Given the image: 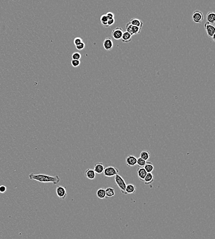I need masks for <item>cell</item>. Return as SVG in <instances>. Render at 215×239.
I'll list each match as a JSON object with an SVG mask.
<instances>
[{"label": "cell", "instance_id": "21", "mask_svg": "<svg viewBox=\"0 0 215 239\" xmlns=\"http://www.w3.org/2000/svg\"><path fill=\"white\" fill-rule=\"evenodd\" d=\"M150 157H151V154H150L149 151H148V150H143L140 153L139 157L145 160L146 161H147V160H149Z\"/></svg>", "mask_w": 215, "mask_h": 239}, {"label": "cell", "instance_id": "27", "mask_svg": "<svg viewBox=\"0 0 215 239\" xmlns=\"http://www.w3.org/2000/svg\"><path fill=\"white\" fill-rule=\"evenodd\" d=\"M75 46H76V48L77 50L79 51H82L85 48V44L83 42H82L81 43H79V44L76 45Z\"/></svg>", "mask_w": 215, "mask_h": 239}, {"label": "cell", "instance_id": "9", "mask_svg": "<svg viewBox=\"0 0 215 239\" xmlns=\"http://www.w3.org/2000/svg\"><path fill=\"white\" fill-rule=\"evenodd\" d=\"M103 46L106 50L109 51L112 49L113 47V42L111 38L110 37L106 38L103 42Z\"/></svg>", "mask_w": 215, "mask_h": 239}, {"label": "cell", "instance_id": "1", "mask_svg": "<svg viewBox=\"0 0 215 239\" xmlns=\"http://www.w3.org/2000/svg\"><path fill=\"white\" fill-rule=\"evenodd\" d=\"M29 178L31 180H34L42 183H53L57 185L60 181V177L58 175L52 176L46 174L39 173L34 174L31 173L29 175Z\"/></svg>", "mask_w": 215, "mask_h": 239}, {"label": "cell", "instance_id": "13", "mask_svg": "<svg viewBox=\"0 0 215 239\" xmlns=\"http://www.w3.org/2000/svg\"><path fill=\"white\" fill-rule=\"evenodd\" d=\"M147 172L144 167H139L137 170V175L138 178L141 181H143L146 175Z\"/></svg>", "mask_w": 215, "mask_h": 239}, {"label": "cell", "instance_id": "16", "mask_svg": "<svg viewBox=\"0 0 215 239\" xmlns=\"http://www.w3.org/2000/svg\"><path fill=\"white\" fill-rule=\"evenodd\" d=\"M130 23L132 25L135 26H137V27L141 28H142L143 25V22L140 19H138V18H132L130 21Z\"/></svg>", "mask_w": 215, "mask_h": 239}, {"label": "cell", "instance_id": "24", "mask_svg": "<svg viewBox=\"0 0 215 239\" xmlns=\"http://www.w3.org/2000/svg\"><path fill=\"white\" fill-rule=\"evenodd\" d=\"M146 161L143 160L141 158L139 157L137 158L136 165H137L139 167H144V166L146 165Z\"/></svg>", "mask_w": 215, "mask_h": 239}, {"label": "cell", "instance_id": "30", "mask_svg": "<svg viewBox=\"0 0 215 239\" xmlns=\"http://www.w3.org/2000/svg\"><path fill=\"white\" fill-rule=\"evenodd\" d=\"M106 14V15L107 16L108 19H113V18H114L115 15L113 13L109 12H108V13H107Z\"/></svg>", "mask_w": 215, "mask_h": 239}, {"label": "cell", "instance_id": "29", "mask_svg": "<svg viewBox=\"0 0 215 239\" xmlns=\"http://www.w3.org/2000/svg\"><path fill=\"white\" fill-rule=\"evenodd\" d=\"M132 27V25L130 22H128L126 25V29L127 32H128L131 35Z\"/></svg>", "mask_w": 215, "mask_h": 239}, {"label": "cell", "instance_id": "10", "mask_svg": "<svg viewBox=\"0 0 215 239\" xmlns=\"http://www.w3.org/2000/svg\"><path fill=\"white\" fill-rule=\"evenodd\" d=\"M105 168V166L102 163L97 162L95 164L94 170L96 173L101 174L104 172Z\"/></svg>", "mask_w": 215, "mask_h": 239}, {"label": "cell", "instance_id": "7", "mask_svg": "<svg viewBox=\"0 0 215 239\" xmlns=\"http://www.w3.org/2000/svg\"><path fill=\"white\" fill-rule=\"evenodd\" d=\"M123 29L120 27H117L112 31V36L116 40H119L122 38L123 33Z\"/></svg>", "mask_w": 215, "mask_h": 239}, {"label": "cell", "instance_id": "31", "mask_svg": "<svg viewBox=\"0 0 215 239\" xmlns=\"http://www.w3.org/2000/svg\"><path fill=\"white\" fill-rule=\"evenodd\" d=\"M115 18L108 19V21H107V25H108V27H109V26H111L113 25L115 23Z\"/></svg>", "mask_w": 215, "mask_h": 239}, {"label": "cell", "instance_id": "23", "mask_svg": "<svg viewBox=\"0 0 215 239\" xmlns=\"http://www.w3.org/2000/svg\"><path fill=\"white\" fill-rule=\"evenodd\" d=\"M141 28L132 25L131 30V35H133L139 34L141 32Z\"/></svg>", "mask_w": 215, "mask_h": 239}, {"label": "cell", "instance_id": "18", "mask_svg": "<svg viewBox=\"0 0 215 239\" xmlns=\"http://www.w3.org/2000/svg\"><path fill=\"white\" fill-rule=\"evenodd\" d=\"M96 196L100 199H104L106 198L105 190L103 188H99L96 192Z\"/></svg>", "mask_w": 215, "mask_h": 239}, {"label": "cell", "instance_id": "28", "mask_svg": "<svg viewBox=\"0 0 215 239\" xmlns=\"http://www.w3.org/2000/svg\"><path fill=\"white\" fill-rule=\"evenodd\" d=\"M82 42H83L82 39L81 38L79 37H77L75 38L74 39V43L75 46L78 45L79 43H81Z\"/></svg>", "mask_w": 215, "mask_h": 239}, {"label": "cell", "instance_id": "4", "mask_svg": "<svg viewBox=\"0 0 215 239\" xmlns=\"http://www.w3.org/2000/svg\"><path fill=\"white\" fill-rule=\"evenodd\" d=\"M204 28L209 37L213 38V40L215 41V28L214 25L207 22L204 24Z\"/></svg>", "mask_w": 215, "mask_h": 239}, {"label": "cell", "instance_id": "11", "mask_svg": "<svg viewBox=\"0 0 215 239\" xmlns=\"http://www.w3.org/2000/svg\"><path fill=\"white\" fill-rule=\"evenodd\" d=\"M85 176L88 179L93 180L95 179L96 177V173H95L94 169H87L85 172Z\"/></svg>", "mask_w": 215, "mask_h": 239}, {"label": "cell", "instance_id": "5", "mask_svg": "<svg viewBox=\"0 0 215 239\" xmlns=\"http://www.w3.org/2000/svg\"><path fill=\"white\" fill-rule=\"evenodd\" d=\"M56 192L57 196L60 199L64 200L67 196V192L65 187L62 185H58L57 187Z\"/></svg>", "mask_w": 215, "mask_h": 239}, {"label": "cell", "instance_id": "20", "mask_svg": "<svg viewBox=\"0 0 215 239\" xmlns=\"http://www.w3.org/2000/svg\"><path fill=\"white\" fill-rule=\"evenodd\" d=\"M144 168L147 173H151L154 170V166L151 162L148 161L146 163V165L144 166Z\"/></svg>", "mask_w": 215, "mask_h": 239}, {"label": "cell", "instance_id": "8", "mask_svg": "<svg viewBox=\"0 0 215 239\" xmlns=\"http://www.w3.org/2000/svg\"><path fill=\"white\" fill-rule=\"evenodd\" d=\"M137 158L133 155H129L126 159V163L128 167L134 166L137 164Z\"/></svg>", "mask_w": 215, "mask_h": 239}, {"label": "cell", "instance_id": "14", "mask_svg": "<svg viewBox=\"0 0 215 239\" xmlns=\"http://www.w3.org/2000/svg\"><path fill=\"white\" fill-rule=\"evenodd\" d=\"M154 178L155 177L152 173H147L143 182L145 185H148L154 181Z\"/></svg>", "mask_w": 215, "mask_h": 239}, {"label": "cell", "instance_id": "2", "mask_svg": "<svg viewBox=\"0 0 215 239\" xmlns=\"http://www.w3.org/2000/svg\"><path fill=\"white\" fill-rule=\"evenodd\" d=\"M115 182L120 189L121 193L125 195V189L126 187L127 184L124 179L118 174L115 176Z\"/></svg>", "mask_w": 215, "mask_h": 239}, {"label": "cell", "instance_id": "19", "mask_svg": "<svg viewBox=\"0 0 215 239\" xmlns=\"http://www.w3.org/2000/svg\"><path fill=\"white\" fill-rule=\"evenodd\" d=\"M106 197L108 198L112 197L115 195V192L113 188L111 187H108L105 190Z\"/></svg>", "mask_w": 215, "mask_h": 239}, {"label": "cell", "instance_id": "25", "mask_svg": "<svg viewBox=\"0 0 215 239\" xmlns=\"http://www.w3.org/2000/svg\"><path fill=\"white\" fill-rule=\"evenodd\" d=\"M72 58L74 60H80L81 58V54L78 52H74L72 54Z\"/></svg>", "mask_w": 215, "mask_h": 239}, {"label": "cell", "instance_id": "26", "mask_svg": "<svg viewBox=\"0 0 215 239\" xmlns=\"http://www.w3.org/2000/svg\"><path fill=\"white\" fill-rule=\"evenodd\" d=\"M71 63L72 66H73L74 67L76 68L78 67L79 66L81 62H80V60H74V59H72V61L71 62Z\"/></svg>", "mask_w": 215, "mask_h": 239}, {"label": "cell", "instance_id": "32", "mask_svg": "<svg viewBox=\"0 0 215 239\" xmlns=\"http://www.w3.org/2000/svg\"><path fill=\"white\" fill-rule=\"evenodd\" d=\"M6 191V187L4 185L0 186V193H5Z\"/></svg>", "mask_w": 215, "mask_h": 239}, {"label": "cell", "instance_id": "12", "mask_svg": "<svg viewBox=\"0 0 215 239\" xmlns=\"http://www.w3.org/2000/svg\"><path fill=\"white\" fill-rule=\"evenodd\" d=\"M136 186L133 184L129 183L127 185L126 189H125V195L133 194L136 192Z\"/></svg>", "mask_w": 215, "mask_h": 239}, {"label": "cell", "instance_id": "6", "mask_svg": "<svg viewBox=\"0 0 215 239\" xmlns=\"http://www.w3.org/2000/svg\"><path fill=\"white\" fill-rule=\"evenodd\" d=\"M192 18L195 23L200 24L203 20V14L201 11L196 10L193 13Z\"/></svg>", "mask_w": 215, "mask_h": 239}, {"label": "cell", "instance_id": "17", "mask_svg": "<svg viewBox=\"0 0 215 239\" xmlns=\"http://www.w3.org/2000/svg\"><path fill=\"white\" fill-rule=\"evenodd\" d=\"M207 21L210 24H214L215 22V13L212 11L208 12L207 15Z\"/></svg>", "mask_w": 215, "mask_h": 239}, {"label": "cell", "instance_id": "22", "mask_svg": "<svg viewBox=\"0 0 215 239\" xmlns=\"http://www.w3.org/2000/svg\"><path fill=\"white\" fill-rule=\"evenodd\" d=\"M100 20H101V23L104 27H108L107 25V21L108 20V18H107V16L106 14H103L101 16V18H100Z\"/></svg>", "mask_w": 215, "mask_h": 239}, {"label": "cell", "instance_id": "3", "mask_svg": "<svg viewBox=\"0 0 215 239\" xmlns=\"http://www.w3.org/2000/svg\"><path fill=\"white\" fill-rule=\"evenodd\" d=\"M104 175L106 177H112L118 174L119 170L117 168L113 166H108L105 168L104 171Z\"/></svg>", "mask_w": 215, "mask_h": 239}, {"label": "cell", "instance_id": "15", "mask_svg": "<svg viewBox=\"0 0 215 239\" xmlns=\"http://www.w3.org/2000/svg\"><path fill=\"white\" fill-rule=\"evenodd\" d=\"M132 35L130 34L127 31H125L123 32L121 40L124 43H128L132 40Z\"/></svg>", "mask_w": 215, "mask_h": 239}]
</instances>
